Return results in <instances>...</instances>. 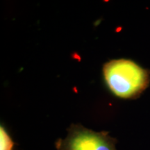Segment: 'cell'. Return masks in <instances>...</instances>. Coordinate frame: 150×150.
<instances>
[{"label":"cell","mask_w":150,"mask_h":150,"mask_svg":"<svg viewBox=\"0 0 150 150\" xmlns=\"http://www.w3.org/2000/svg\"><path fill=\"white\" fill-rule=\"evenodd\" d=\"M67 131L66 138L56 141V150H117V140L109 131L97 132L79 124H72Z\"/></svg>","instance_id":"cell-2"},{"label":"cell","mask_w":150,"mask_h":150,"mask_svg":"<svg viewBox=\"0 0 150 150\" xmlns=\"http://www.w3.org/2000/svg\"><path fill=\"white\" fill-rule=\"evenodd\" d=\"M105 82L110 92L121 99L137 98L150 82V71L129 59H115L103 66Z\"/></svg>","instance_id":"cell-1"},{"label":"cell","mask_w":150,"mask_h":150,"mask_svg":"<svg viewBox=\"0 0 150 150\" xmlns=\"http://www.w3.org/2000/svg\"><path fill=\"white\" fill-rule=\"evenodd\" d=\"M15 142L4 127H0V150H13Z\"/></svg>","instance_id":"cell-3"}]
</instances>
